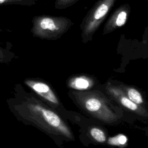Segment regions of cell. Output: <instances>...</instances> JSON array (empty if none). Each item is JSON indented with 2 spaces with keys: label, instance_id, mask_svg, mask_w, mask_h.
Listing matches in <instances>:
<instances>
[{
  "label": "cell",
  "instance_id": "cell-1",
  "mask_svg": "<svg viewBox=\"0 0 148 148\" xmlns=\"http://www.w3.org/2000/svg\"><path fill=\"white\" fill-rule=\"evenodd\" d=\"M9 110L25 124H31L53 135L73 139V134L61 117L45 104L27 93L20 84L14 87V96L8 98Z\"/></svg>",
  "mask_w": 148,
  "mask_h": 148
},
{
  "label": "cell",
  "instance_id": "cell-2",
  "mask_svg": "<svg viewBox=\"0 0 148 148\" xmlns=\"http://www.w3.org/2000/svg\"><path fill=\"white\" fill-rule=\"evenodd\" d=\"M72 95L79 106L96 119L106 123L118 120L117 114L110 108L105 98L91 91H75Z\"/></svg>",
  "mask_w": 148,
  "mask_h": 148
},
{
  "label": "cell",
  "instance_id": "cell-3",
  "mask_svg": "<svg viewBox=\"0 0 148 148\" xmlns=\"http://www.w3.org/2000/svg\"><path fill=\"white\" fill-rule=\"evenodd\" d=\"M32 34L40 39L55 40L61 37L71 27L70 19L64 17L39 16L33 18Z\"/></svg>",
  "mask_w": 148,
  "mask_h": 148
},
{
  "label": "cell",
  "instance_id": "cell-4",
  "mask_svg": "<svg viewBox=\"0 0 148 148\" xmlns=\"http://www.w3.org/2000/svg\"><path fill=\"white\" fill-rule=\"evenodd\" d=\"M116 0H99L89 10L80 25L84 42L92 39V36L106 17Z\"/></svg>",
  "mask_w": 148,
  "mask_h": 148
},
{
  "label": "cell",
  "instance_id": "cell-5",
  "mask_svg": "<svg viewBox=\"0 0 148 148\" xmlns=\"http://www.w3.org/2000/svg\"><path fill=\"white\" fill-rule=\"evenodd\" d=\"M106 89L109 96L123 108L134 112L141 117H147V112L146 109L131 101L119 86L108 83L106 85Z\"/></svg>",
  "mask_w": 148,
  "mask_h": 148
},
{
  "label": "cell",
  "instance_id": "cell-6",
  "mask_svg": "<svg viewBox=\"0 0 148 148\" xmlns=\"http://www.w3.org/2000/svg\"><path fill=\"white\" fill-rule=\"evenodd\" d=\"M24 83L37 95L55 106L60 104L58 99L51 88L46 83L33 79H27Z\"/></svg>",
  "mask_w": 148,
  "mask_h": 148
},
{
  "label": "cell",
  "instance_id": "cell-7",
  "mask_svg": "<svg viewBox=\"0 0 148 148\" xmlns=\"http://www.w3.org/2000/svg\"><path fill=\"white\" fill-rule=\"evenodd\" d=\"M128 12L129 6L128 5H123L117 9L110 18L107 25L105 26L104 32L109 33L115 28L124 25L127 19Z\"/></svg>",
  "mask_w": 148,
  "mask_h": 148
},
{
  "label": "cell",
  "instance_id": "cell-8",
  "mask_svg": "<svg viewBox=\"0 0 148 148\" xmlns=\"http://www.w3.org/2000/svg\"><path fill=\"white\" fill-rule=\"evenodd\" d=\"M69 87L77 90L85 91L90 88L93 85V80L86 76H77L71 78L68 82Z\"/></svg>",
  "mask_w": 148,
  "mask_h": 148
},
{
  "label": "cell",
  "instance_id": "cell-9",
  "mask_svg": "<svg viewBox=\"0 0 148 148\" xmlns=\"http://www.w3.org/2000/svg\"><path fill=\"white\" fill-rule=\"evenodd\" d=\"M119 87L122 89L127 97L131 101L138 105L143 107L145 105L143 98L140 92L137 89L132 87L124 85H121Z\"/></svg>",
  "mask_w": 148,
  "mask_h": 148
},
{
  "label": "cell",
  "instance_id": "cell-10",
  "mask_svg": "<svg viewBox=\"0 0 148 148\" xmlns=\"http://www.w3.org/2000/svg\"><path fill=\"white\" fill-rule=\"evenodd\" d=\"M11 47L9 42H6L5 46L0 45V64H9L15 57L14 53L10 50Z\"/></svg>",
  "mask_w": 148,
  "mask_h": 148
},
{
  "label": "cell",
  "instance_id": "cell-11",
  "mask_svg": "<svg viewBox=\"0 0 148 148\" xmlns=\"http://www.w3.org/2000/svg\"><path fill=\"white\" fill-rule=\"evenodd\" d=\"M91 137L97 142L104 143L106 140V136L104 131L99 128L92 127L90 130Z\"/></svg>",
  "mask_w": 148,
  "mask_h": 148
},
{
  "label": "cell",
  "instance_id": "cell-12",
  "mask_svg": "<svg viewBox=\"0 0 148 148\" xmlns=\"http://www.w3.org/2000/svg\"><path fill=\"white\" fill-rule=\"evenodd\" d=\"M38 0H0V6L18 5L23 6H31Z\"/></svg>",
  "mask_w": 148,
  "mask_h": 148
},
{
  "label": "cell",
  "instance_id": "cell-13",
  "mask_svg": "<svg viewBox=\"0 0 148 148\" xmlns=\"http://www.w3.org/2000/svg\"><path fill=\"white\" fill-rule=\"evenodd\" d=\"M127 142V139L123 135H119L115 137L109 139V143L114 146H124Z\"/></svg>",
  "mask_w": 148,
  "mask_h": 148
},
{
  "label": "cell",
  "instance_id": "cell-14",
  "mask_svg": "<svg viewBox=\"0 0 148 148\" xmlns=\"http://www.w3.org/2000/svg\"><path fill=\"white\" fill-rule=\"evenodd\" d=\"M79 0H56L55 8L57 9H65L74 3Z\"/></svg>",
  "mask_w": 148,
  "mask_h": 148
},
{
  "label": "cell",
  "instance_id": "cell-15",
  "mask_svg": "<svg viewBox=\"0 0 148 148\" xmlns=\"http://www.w3.org/2000/svg\"><path fill=\"white\" fill-rule=\"evenodd\" d=\"M3 29L0 27V32H3Z\"/></svg>",
  "mask_w": 148,
  "mask_h": 148
}]
</instances>
